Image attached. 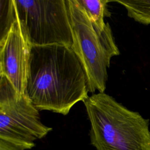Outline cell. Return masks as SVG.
<instances>
[{
  "mask_svg": "<svg viewBox=\"0 0 150 150\" xmlns=\"http://www.w3.org/2000/svg\"><path fill=\"white\" fill-rule=\"evenodd\" d=\"M51 131L41 122L39 110L27 95L18 94L0 75V140L28 150Z\"/></svg>",
  "mask_w": 150,
  "mask_h": 150,
  "instance_id": "5",
  "label": "cell"
},
{
  "mask_svg": "<svg viewBox=\"0 0 150 150\" xmlns=\"http://www.w3.org/2000/svg\"><path fill=\"white\" fill-rule=\"evenodd\" d=\"M0 150H24L9 142L0 140Z\"/></svg>",
  "mask_w": 150,
  "mask_h": 150,
  "instance_id": "10",
  "label": "cell"
},
{
  "mask_svg": "<svg viewBox=\"0 0 150 150\" xmlns=\"http://www.w3.org/2000/svg\"><path fill=\"white\" fill-rule=\"evenodd\" d=\"M1 22L0 41L8 35L13 23L17 19L13 0H0Z\"/></svg>",
  "mask_w": 150,
  "mask_h": 150,
  "instance_id": "9",
  "label": "cell"
},
{
  "mask_svg": "<svg viewBox=\"0 0 150 150\" xmlns=\"http://www.w3.org/2000/svg\"><path fill=\"white\" fill-rule=\"evenodd\" d=\"M73 36V50L88 79L89 93H104L111 59L120 54L111 27L101 30L89 19L76 0H66Z\"/></svg>",
  "mask_w": 150,
  "mask_h": 150,
  "instance_id": "3",
  "label": "cell"
},
{
  "mask_svg": "<svg viewBox=\"0 0 150 150\" xmlns=\"http://www.w3.org/2000/svg\"><path fill=\"white\" fill-rule=\"evenodd\" d=\"M88 93L87 74L71 47L31 46L25 94L39 111L66 115Z\"/></svg>",
  "mask_w": 150,
  "mask_h": 150,
  "instance_id": "1",
  "label": "cell"
},
{
  "mask_svg": "<svg viewBox=\"0 0 150 150\" xmlns=\"http://www.w3.org/2000/svg\"><path fill=\"white\" fill-rule=\"evenodd\" d=\"M18 18L31 46L64 45L73 36L66 0H13Z\"/></svg>",
  "mask_w": 150,
  "mask_h": 150,
  "instance_id": "4",
  "label": "cell"
},
{
  "mask_svg": "<svg viewBox=\"0 0 150 150\" xmlns=\"http://www.w3.org/2000/svg\"><path fill=\"white\" fill-rule=\"evenodd\" d=\"M127 10V15L135 21L150 25V0H115Z\"/></svg>",
  "mask_w": 150,
  "mask_h": 150,
  "instance_id": "8",
  "label": "cell"
},
{
  "mask_svg": "<svg viewBox=\"0 0 150 150\" xmlns=\"http://www.w3.org/2000/svg\"><path fill=\"white\" fill-rule=\"evenodd\" d=\"M30 49L17 16L6 36L0 41V75L21 95L25 94Z\"/></svg>",
  "mask_w": 150,
  "mask_h": 150,
  "instance_id": "6",
  "label": "cell"
},
{
  "mask_svg": "<svg viewBox=\"0 0 150 150\" xmlns=\"http://www.w3.org/2000/svg\"><path fill=\"white\" fill-rule=\"evenodd\" d=\"M83 8L90 21L99 29L103 30L107 25L105 17L111 16L107 8L108 0H76Z\"/></svg>",
  "mask_w": 150,
  "mask_h": 150,
  "instance_id": "7",
  "label": "cell"
},
{
  "mask_svg": "<svg viewBox=\"0 0 150 150\" xmlns=\"http://www.w3.org/2000/svg\"><path fill=\"white\" fill-rule=\"evenodd\" d=\"M90 123L91 144L96 150H150L149 120L105 93L83 101Z\"/></svg>",
  "mask_w": 150,
  "mask_h": 150,
  "instance_id": "2",
  "label": "cell"
}]
</instances>
